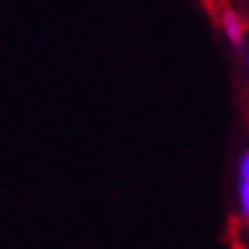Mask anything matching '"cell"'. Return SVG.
<instances>
[{
  "instance_id": "obj_6",
  "label": "cell",
  "mask_w": 249,
  "mask_h": 249,
  "mask_svg": "<svg viewBox=\"0 0 249 249\" xmlns=\"http://www.w3.org/2000/svg\"><path fill=\"white\" fill-rule=\"evenodd\" d=\"M247 227H249V219H247Z\"/></svg>"
},
{
  "instance_id": "obj_3",
  "label": "cell",
  "mask_w": 249,
  "mask_h": 249,
  "mask_svg": "<svg viewBox=\"0 0 249 249\" xmlns=\"http://www.w3.org/2000/svg\"><path fill=\"white\" fill-rule=\"evenodd\" d=\"M238 181L249 183V149L238 160Z\"/></svg>"
},
{
  "instance_id": "obj_2",
  "label": "cell",
  "mask_w": 249,
  "mask_h": 249,
  "mask_svg": "<svg viewBox=\"0 0 249 249\" xmlns=\"http://www.w3.org/2000/svg\"><path fill=\"white\" fill-rule=\"evenodd\" d=\"M238 211L245 219H249V183L238 181Z\"/></svg>"
},
{
  "instance_id": "obj_1",
  "label": "cell",
  "mask_w": 249,
  "mask_h": 249,
  "mask_svg": "<svg viewBox=\"0 0 249 249\" xmlns=\"http://www.w3.org/2000/svg\"><path fill=\"white\" fill-rule=\"evenodd\" d=\"M217 25L222 35L227 37V41L233 48H247V37H249V23L247 16L240 14L233 7H219L217 9Z\"/></svg>"
},
{
  "instance_id": "obj_5",
  "label": "cell",
  "mask_w": 249,
  "mask_h": 249,
  "mask_svg": "<svg viewBox=\"0 0 249 249\" xmlns=\"http://www.w3.org/2000/svg\"><path fill=\"white\" fill-rule=\"evenodd\" d=\"M247 23H249V12H247Z\"/></svg>"
},
{
  "instance_id": "obj_4",
  "label": "cell",
  "mask_w": 249,
  "mask_h": 249,
  "mask_svg": "<svg viewBox=\"0 0 249 249\" xmlns=\"http://www.w3.org/2000/svg\"><path fill=\"white\" fill-rule=\"evenodd\" d=\"M245 69H247V73H249V46L245 48Z\"/></svg>"
}]
</instances>
